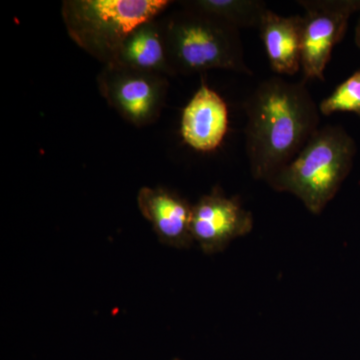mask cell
<instances>
[{
    "label": "cell",
    "mask_w": 360,
    "mask_h": 360,
    "mask_svg": "<svg viewBox=\"0 0 360 360\" xmlns=\"http://www.w3.org/2000/svg\"><path fill=\"white\" fill-rule=\"evenodd\" d=\"M99 94L123 120L136 127L160 118L167 101V77L110 63L97 75Z\"/></svg>",
    "instance_id": "cell-5"
},
{
    "label": "cell",
    "mask_w": 360,
    "mask_h": 360,
    "mask_svg": "<svg viewBox=\"0 0 360 360\" xmlns=\"http://www.w3.org/2000/svg\"><path fill=\"white\" fill-rule=\"evenodd\" d=\"M245 150L251 174L269 181L295 160L319 129V108L303 82L274 77L245 103Z\"/></svg>",
    "instance_id": "cell-1"
},
{
    "label": "cell",
    "mask_w": 360,
    "mask_h": 360,
    "mask_svg": "<svg viewBox=\"0 0 360 360\" xmlns=\"http://www.w3.org/2000/svg\"><path fill=\"white\" fill-rule=\"evenodd\" d=\"M303 18H284L267 9L260 30L270 68L281 75H295L302 70Z\"/></svg>",
    "instance_id": "cell-10"
},
{
    "label": "cell",
    "mask_w": 360,
    "mask_h": 360,
    "mask_svg": "<svg viewBox=\"0 0 360 360\" xmlns=\"http://www.w3.org/2000/svg\"><path fill=\"white\" fill-rule=\"evenodd\" d=\"M252 226V215L238 198H226L219 189L193 205L191 232L206 255L224 250L233 239L250 233Z\"/></svg>",
    "instance_id": "cell-7"
},
{
    "label": "cell",
    "mask_w": 360,
    "mask_h": 360,
    "mask_svg": "<svg viewBox=\"0 0 360 360\" xmlns=\"http://www.w3.org/2000/svg\"><path fill=\"white\" fill-rule=\"evenodd\" d=\"M229 130V108L224 99L202 79L182 111L180 135L189 148L200 153L217 150Z\"/></svg>",
    "instance_id": "cell-8"
},
{
    "label": "cell",
    "mask_w": 360,
    "mask_h": 360,
    "mask_svg": "<svg viewBox=\"0 0 360 360\" xmlns=\"http://www.w3.org/2000/svg\"><path fill=\"white\" fill-rule=\"evenodd\" d=\"M112 63L132 70L175 77L169 58L161 20L146 21L123 41Z\"/></svg>",
    "instance_id": "cell-11"
},
{
    "label": "cell",
    "mask_w": 360,
    "mask_h": 360,
    "mask_svg": "<svg viewBox=\"0 0 360 360\" xmlns=\"http://www.w3.org/2000/svg\"><path fill=\"white\" fill-rule=\"evenodd\" d=\"M169 0H65L61 16L73 41L104 65L130 33L155 20L170 6Z\"/></svg>",
    "instance_id": "cell-4"
},
{
    "label": "cell",
    "mask_w": 360,
    "mask_h": 360,
    "mask_svg": "<svg viewBox=\"0 0 360 360\" xmlns=\"http://www.w3.org/2000/svg\"><path fill=\"white\" fill-rule=\"evenodd\" d=\"M355 153V142L345 129L326 125L267 182L276 191L300 198L310 212L321 214L349 174Z\"/></svg>",
    "instance_id": "cell-2"
},
{
    "label": "cell",
    "mask_w": 360,
    "mask_h": 360,
    "mask_svg": "<svg viewBox=\"0 0 360 360\" xmlns=\"http://www.w3.org/2000/svg\"><path fill=\"white\" fill-rule=\"evenodd\" d=\"M321 115L354 112L360 117V70L338 85L319 105Z\"/></svg>",
    "instance_id": "cell-13"
},
{
    "label": "cell",
    "mask_w": 360,
    "mask_h": 360,
    "mask_svg": "<svg viewBox=\"0 0 360 360\" xmlns=\"http://www.w3.org/2000/svg\"><path fill=\"white\" fill-rule=\"evenodd\" d=\"M359 11L360 13V8ZM355 40H356L357 46L360 49V16L359 23H357L356 26V32H355Z\"/></svg>",
    "instance_id": "cell-14"
},
{
    "label": "cell",
    "mask_w": 360,
    "mask_h": 360,
    "mask_svg": "<svg viewBox=\"0 0 360 360\" xmlns=\"http://www.w3.org/2000/svg\"><path fill=\"white\" fill-rule=\"evenodd\" d=\"M137 205L163 245L176 248L193 245V205L188 201L162 187H142L137 194Z\"/></svg>",
    "instance_id": "cell-9"
},
{
    "label": "cell",
    "mask_w": 360,
    "mask_h": 360,
    "mask_svg": "<svg viewBox=\"0 0 360 360\" xmlns=\"http://www.w3.org/2000/svg\"><path fill=\"white\" fill-rule=\"evenodd\" d=\"M161 22L174 75L210 70L252 75L245 63L238 28L184 7Z\"/></svg>",
    "instance_id": "cell-3"
},
{
    "label": "cell",
    "mask_w": 360,
    "mask_h": 360,
    "mask_svg": "<svg viewBox=\"0 0 360 360\" xmlns=\"http://www.w3.org/2000/svg\"><path fill=\"white\" fill-rule=\"evenodd\" d=\"M302 70L304 80L323 82L333 49L345 37L348 21L360 8V0H302Z\"/></svg>",
    "instance_id": "cell-6"
},
{
    "label": "cell",
    "mask_w": 360,
    "mask_h": 360,
    "mask_svg": "<svg viewBox=\"0 0 360 360\" xmlns=\"http://www.w3.org/2000/svg\"><path fill=\"white\" fill-rule=\"evenodd\" d=\"M184 8L219 18L238 28H259L267 11L266 4L259 0H188L180 1Z\"/></svg>",
    "instance_id": "cell-12"
}]
</instances>
